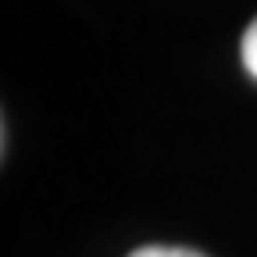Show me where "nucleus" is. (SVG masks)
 Listing matches in <instances>:
<instances>
[{"instance_id":"obj_1","label":"nucleus","mask_w":257,"mask_h":257,"mask_svg":"<svg viewBox=\"0 0 257 257\" xmlns=\"http://www.w3.org/2000/svg\"><path fill=\"white\" fill-rule=\"evenodd\" d=\"M243 64H246V72L257 79V18H253V25L243 32Z\"/></svg>"},{"instance_id":"obj_2","label":"nucleus","mask_w":257,"mask_h":257,"mask_svg":"<svg viewBox=\"0 0 257 257\" xmlns=\"http://www.w3.org/2000/svg\"><path fill=\"white\" fill-rule=\"evenodd\" d=\"M128 257H204L197 250H186V246H140Z\"/></svg>"}]
</instances>
